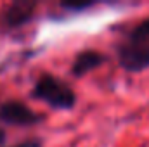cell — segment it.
<instances>
[{"mask_svg": "<svg viewBox=\"0 0 149 147\" xmlns=\"http://www.w3.org/2000/svg\"><path fill=\"white\" fill-rule=\"evenodd\" d=\"M31 97L43 101L50 107L61 111L73 109L76 104L74 90L64 80H61L54 74H42L38 78L33 90H31Z\"/></svg>", "mask_w": 149, "mask_h": 147, "instance_id": "1", "label": "cell"}, {"mask_svg": "<svg viewBox=\"0 0 149 147\" xmlns=\"http://www.w3.org/2000/svg\"><path fill=\"white\" fill-rule=\"evenodd\" d=\"M120 66L130 73H141L149 68V42L127 38L116 49Z\"/></svg>", "mask_w": 149, "mask_h": 147, "instance_id": "2", "label": "cell"}, {"mask_svg": "<svg viewBox=\"0 0 149 147\" xmlns=\"http://www.w3.org/2000/svg\"><path fill=\"white\" fill-rule=\"evenodd\" d=\"M43 118L21 101H7L0 106V121L16 126H31Z\"/></svg>", "mask_w": 149, "mask_h": 147, "instance_id": "3", "label": "cell"}, {"mask_svg": "<svg viewBox=\"0 0 149 147\" xmlns=\"http://www.w3.org/2000/svg\"><path fill=\"white\" fill-rule=\"evenodd\" d=\"M106 61V55L97 52V50H83L74 57L73 64H71V73L74 76H85L87 73H90L92 69L99 68L102 62Z\"/></svg>", "mask_w": 149, "mask_h": 147, "instance_id": "4", "label": "cell"}, {"mask_svg": "<svg viewBox=\"0 0 149 147\" xmlns=\"http://www.w3.org/2000/svg\"><path fill=\"white\" fill-rule=\"evenodd\" d=\"M33 10L35 3H26V2L12 3L3 14V23L7 24V28H17L33 17Z\"/></svg>", "mask_w": 149, "mask_h": 147, "instance_id": "5", "label": "cell"}, {"mask_svg": "<svg viewBox=\"0 0 149 147\" xmlns=\"http://www.w3.org/2000/svg\"><path fill=\"white\" fill-rule=\"evenodd\" d=\"M128 38H134V40H144V42H149V17L141 21L130 33H128Z\"/></svg>", "mask_w": 149, "mask_h": 147, "instance_id": "6", "label": "cell"}, {"mask_svg": "<svg viewBox=\"0 0 149 147\" xmlns=\"http://www.w3.org/2000/svg\"><path fill=\"white\" fill-rule=\"evenodd\" d=\"M94 5H95L94 2H64V3H63V7H64L66 10H74V12L90 9V7H94Z\"/></svg>", "mask_w": 149, "mask_h": 147, "instance_id": "7", "label": "cell"}, {"mask_svg": "<svg viewBox=\"0 0 149 147\" xmlns=\"http://www.w3.org/2000/svg\"><path fill=\"white\" fill-rule=\"evenodd\" d=\"M12 147H42V140L38 139H30V140H24V142H19Z\"/></svg>", "mask_w": 149, "mask_h": 147, "instance_id": "8", "label": "cell"}, {"mask_svg": "<svg viewBox=\"0 0 149 147\" xmlns=\"http://www.w3.org/2000/svg\"><path fill=\"white\" fill-rule=\"evenodd\" d=\"M3 140H5V132H3V130L0 128V146L3 144Z\"/></svg>", "mask_w": 149, "mask_h": 147, "instance_id": "9", "label": "cell"}]
</instances>
